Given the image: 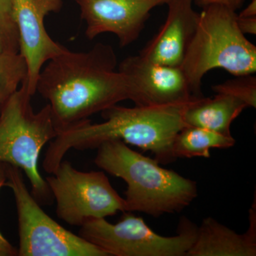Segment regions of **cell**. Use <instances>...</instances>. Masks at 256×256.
I'll use <instances>...</instances> for the list:
<instances>
[{"label": "cell", "instance_id": "cell-16", "mask_svg": "<svg viewBox=\"0 0 256 256\" xmlns=\"http://www.w3.org/2000/svg\"><path fill=\"white\" fill-rule=\"evenodd\" d=\"M26 78L28 66L22 56L0 54V114Z\"/></svg>", "mask_w": 256, "mask_h": 256}, {"label": "cell", "instance_id": "cell-15", "mask_svg": "<svg viewBox=\"0 0 256 256\" xmlns=\"http://www.w3.org/2000/svg\"><path fill=\"white\" fill-rule=\"evenodd\" d=\"M236 143L233 136L205 128L185 126L176 134L172 144V156L178 158H210L212 149H227Z\"/></svg>", "mask_w": 256, "mask_h": 256}, {"label": "cell", "instance_id": "cell-20", "mask_svg": "<svg viewBox=\"0 0 256 256\" xmlns=\"http://www.w3.org/2000/svg\"><path fill=\"white\" fill-rule=\"evenodd\" d=\"M244 1L245 0H193V2L202 8L210 5H222L236 12L244 4Z\"/></svg>", "mask_w": 256, "mask_h": 256}, {"label": "cell", "instance_id": "cell-8", "mask_svg": "<svg viewBox=\"0 0 256 256\" xmlns=\"http://www.w3.org/2000/svg\"><path fill=\"white\" fill-rule=\"evenodd\" d=\"M45 180L56 202L57 216L69 225L80 227L89 220L126 212L124 198L104 172L79 171L63 160Z\"/></svg>", "mask_w": 256, "mask_h": 256}, {"label": "cell", "instance_id": "cell-1", "mask_svg": "<svg viewBox=\"0 0 256 256\" xmlns=\"http://www.w3.org/2000/svg\"><path fill=\"white\" fill-rule=\"evenodd\" d=\"M117 66L114 48L102 43L88 52L67 50L47 62L36 92L48 101L58 134L92 121V114L121 101H132L129 82Z\"/></svg>", "mask_w": 256, "mask_h": 256}, {"label": "cell", "instance_id": "cell-14", "mask_svg": "<svg viewBox=\"0 0 256 256\" xmlns=\"http://www.w3.org/2000/svg\"><path fill=\"white\" fill-rule=\"evenodd\" d=\"M247 106L233 96L216 94L214 97L195 99L186 107L184 121L186 126L205 128L232 136L230 126Z\"/></svg>", "mask_w": 256, "mask_h": 256}, {"label": "cell", "instance_id": "cell-6", "mask_svg": "<svg viewBox=\"0 0 256 256\" xmlns=\"http://www.w3.org/2000/svg\"><path fill=\"white\" fill-rule=\"evenodd\" d=\"M4 186L11 188L18 216V256H108L50 218L32 196L22 170L6 164Z\"/></svg>", "mask_w": 256, "mask_h": 256}, {"label": "cell", "instance_id": "cell-17", "mask_svg": "<svg viewBox=\"0 0 256 256\" xmlns=\"http://www.w3.org/2000/svg\"><path fill=\"white\" fill-rule=\"evenodd\" d=\"M20 50V34L12 0H0V54H16Z\"/></svg>", "mask_w": 256, "mask_h": 256}, {"label": "cell", "instance_id": "cell-19", "mask_svg": "<svg viewBox=\"0 0 256 256\" xmlns=\"http://www.w3.org/2000/svg\"><path fill=\"white\" fill-rule=\"evenodd\" d=\"M6 180V164H0V190L4 186ZM18 256V249L15 248L0 232V256Z\"/></svg>", "mask_w": 256, "mask_h": 256}, {"label": "cell", "instance_id": "cell-10", "mask_svg": "<svg viewBox=\"0 0 256 256\" xmlns=\"http://www.w3.org/2000/svg\"><path fill=\"white\" fill-rule=\"evenodd\" d=\"M12 6L20 34V54L28 66V92L33 96L45 64L68 50L54 41L44 26L47 15L58 12L63 0H12Z\"/></svg>", "mask_w": 256, "mask_h": 256}, {"label": "cell", "instance_id": "cell-2", "mask_svg": "<svg viewBox=\"0 0 256 256\" xmlns=\"http://www.w3.org/2000/svg\"><path fill=\"white\" fill-rule=\"evenodd\" d=\"M192 101L134 108L118 104L111 106L101 112L104 122L92 124L89 121L54 139L45 153L43 169L54 174L70 149H97L102 142L112 140L152 152L160 164L173 162V142L178 133L186 126L184 114Z\"/></svg>", "mask_w": 256, "mask_h": 256}, {"label": "cell", "instance_id": "cell-21", "mask_svg": "<svg viewBox=\"0 0 256 256\" xmlns=\"http://www.w3.org/2000/svg\"><path fill=\"white\" fill-rule=\"evenodd\" d=\"M236 23L239 30L244 35L256 34V16L255 18H242L237 14Z\"/></svg>", "mask_w": 256, "mask_h": 256}, {"label": "cell", "instance_id": "cell-5", "mask_svg": "<svg viewBox=\"0 0 256 256\" xmlns=\"http://www.w3.org/2000/svg\"><path fill=\"white\" fill-rule=\"evenodd\" d=\"M28 78L6 102L0 114V164L22 170L40 205L50 204L54 197L38 170L42 148L58 136L48 104L35 112Z\"/></svg>", "mask_w": 256, "mask_h": 256}, {"label": "cell", "instance_id": "cell-7", "mask_svg": "<svg viewBox=\"0 0 256 256\" xmlns=\"http://www.w3.org/2000/svg\"><path fill=\"white\" fill-rule=\"evenodd\" d=\"M198 226L184 217L178 234L163 236L150 228L142 218L124 213L117 224L105 218L89 220L78 235L108 256H186L196 240Z\"/></svg>", "mask_w": 256, "mask_h": 256}, {"label": "cell", "instance_id": "cell-9", "mask_svg": "<svg viewBox=\"0 0 256 256\" xmlns=\"http://www.w3.org/2000/svg\"><path fill=\"white\" fill-rule=\"evenodd\" d=\"M118 70L129 82L136 106L186 104L200 98L180 66L153 63L138 55L124 58Z\"/></svg>", "mask_w": 256, "mask_h": 256}, {"label": "cell", "instance_id": "cell-13", "mask_svg": "<svg viewBox=\"0 0 256 256\" xmlns=\"http://www.w3.org/2000/svg\"><path fill=\"white\" fill-rule=\"evenodd\" d=\"M250 210L248 229L239 234L214 218H204L197 228L196 240L186 256H256V214Z\"/></svg>", "mask_w": 256, "mask_h": 256}, {"label": "cell", "instance_id": "cell-12", "mask_svg": "<svg viewBox=\"0 0 256 256\" xmlns=\"http://www.w3.org/2000/svg\"><path fill=\"white\" fill-rule=\"evenodd\" d=\"M193 3V0H170L164 24L139 55L153 63L180 66L200 20Z\"/></svg>", "mask_w": 256, "mask_h": 256}, {"label": "cell", "instance_id": "cell-22", "mask_svg": "<svg viewBox=\"0 0 256 256\" xmlns=\"http://www.w3.org/2000/svg\"><path fill=\"white\" fill-rule=\"evenodd\" d=\"M238 16L242 18H255L256 16V0H252Z\"/></svg>", "mask_w": 256, "mask_h": 256}, {"label": "cell", "instance_id": "cell-18", "mask_svg": "<svg viewBox=\"0 0 256 256\" xmlns=\"http://www.w3.org/2000/svg\"><path fill=\"white\" fill-rule=\"evenodd\" d=\"M223 84L212 86L216 94L230 95L242 100L247 108L256 107V77L254 74L236 76Z\"/></svg>", "mask_w": 256, "mask_h": 256}, {"label": "cell", "instance_id": "cell-11", "mask_svg": "<svg viewBox=\"0 0 256 256\" xmlns=\"http://www.w3.org/2000/svg\"><path fill=\"white\" fill-rule=\"evenodd\" d=\"M86 24L85 34L92 40L104 33L118 38L120 46H129L139 38L152 10L170 0H74Z\"/></svg>", "mask_w": 256, "mask_h": 256}, {"label": "cell", "instance_id": "cell-4", "mask_svg": "<svg viewBox=\"0 0 256 256\" xmlns=\"http://www.w3.org/2000/svg\"><path fill=\"white\" fill-rule=\"evenodd\" d=\"M200 14L196 31L180 66L196 98L204 97L202 79L212 69L223 68L234 76L256 72V46L239 30L236 12L210 5Z\"/></svg>", "mask_w": 256, "mask_h": 256}, {"label": "cell", "instance_id": "cell-3", "mask_svg": "<svg viewBox=\"0 0 256 256\" xmlns=\"http://www.w3.org/2000/svg\"><path fill=\"white\" fill-rule=\"evenodd\" d=\"M94 163L127 184L126 212L153 217L181 212L198 196L196 182L162 168L156 160L133 150L118 140L98 146Z\"/></svg>", "mask_w": 256, "mask_h": 256}]
</instances>
